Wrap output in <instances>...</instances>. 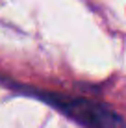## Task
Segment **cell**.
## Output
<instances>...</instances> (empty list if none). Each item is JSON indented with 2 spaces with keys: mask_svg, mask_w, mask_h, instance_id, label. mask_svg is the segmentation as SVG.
Masks as SVG:
<instances>
[{
  "mask_svg": "<svg viewBox=\"0 0 126 128\" xmlns=\"http://www.w3.org/2000/svg\"><path fill=\"white\" fill-rule=\"evenodd\" d=\"M20 89V87H17ZM26 95H32L35 98H41L43 102L58 108L61 113L76 121L78 124L85 128H126V121L113 108L108 104H102L93 98H84V96H67L59 93H50V91H37V89H20Z\"/></svg>",
  "mask_w": 126,
  "mask_h": 128,
  "instance_id": "cell-1",
  "label": "cell"
}]
</instances>
